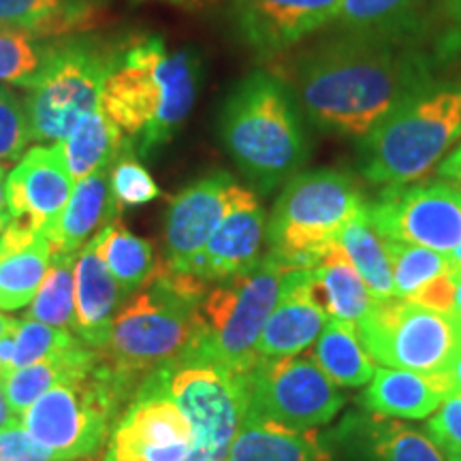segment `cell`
I'll list each match as a JSON object with an SVG mask.
<instances>
[{"label": "cell", "instance_id": "cell-28", "mask_svg": "<svg viewBox=\"0 0 461 461\" xmlns=\"http://www.w3.org/2000/svg\"><path fill=\"white\" fill-rule=\"evenodd\" d=\"M96 350L88 346H79L71 353L51 357V359L32 363V366L17 367L5 378V397L9 411L15 417H22L34 402L50 391L54 384L71 378L73 374L88 370L95 366Z\"/></svg>", "mask_w": 461, "mask_h": 461}, {"label": "cell", "instance_id": "cell-5", "mask_svg": "<svg viewBox=\"0 0 461 461\" xmlns=\"http://www.w3.org/2000/svg\"><path fill=\"white\" fill-rule=\"evenodd\" d=\"M459 141L461 82H436L363 137L359 169L384 188L419 182Z\"/></svg>", "mask_w": 461, "mask_h": 461}, {"label": "cell", "instance_id": "cell-35", "mask_svg": "<svg viewBox=\"0 0 461 461\" xmlns=\"http://www.w3.org/2000/svg\"><path fill=\"white\" fill-rule=\"evenodd\" d=\"M367 428L374 461H445L434 438L411 425L376 417Z\"/></svg>", "mask_w": 461, "mask_h": 461}, {"label": "cell", "instance_id": "cell-37", "mask_svg": "<svg viewBox=\"0 0 461 461\" xmlns=\"http://www.w3.org/2000/svg\"><path fill=\"white\" fill-rule=\"evenodd\" d=\"M50 48L31 32L0 28V82L15 86L31 82L41 71Z\"/></svg>", "mask_w": 461, "mask_h": 461}, {"label": "cell", "instance_id": "cell-17", "mask_svg": "<svg viewBox=\"0 0 461 461\" xmlns=\"http://www.w3.org/2000/svg\"><path fill=\"white\" fill-rule=\"evenodd\" d=\"M265 212L255 193L238 188L227 216L218 224L203 252L188 267L190 276L210 282H227L250 272L261 263V246L265 240Z\"/></svg>", "mask_w": 461, "mask_h": 461}, {"label": "cell", "instance_id": "cell-43", "mask_svg": "<svg viewBox=\"0 0 461 461\" xmlns=\"http://www.w3.org/2000/svg\"><path fill=\"white\" fill-rule=\"evenodd\" d=\"M453 299H455V280L451 272L429 280L423 288H419L417 293H412L406 302H412L420 305V308H428V310H434V312L451 316Z\"/></svg>", "mask_w": 461, "mask_h": 461}, {"label": "cell", "instance_id": "cell-20", "mask_svg": "<svg viewBox=\"0 0 461 461\" xmlns=\"http://www.w3.org/2000/svg\"><path fill=\"white\" fill-rule=\"evenodd\" d=\"M330 322L308 269L280 299L257 342V359L295 357L310 348Z\"/></svg>", "mask_w": 461, "mask_h": 461}, {"label": "cell", "instance_id": "cell-47", "mask_svg": "<svg viewBox=\"0 0 461 461\" xmlns=\"http://www.w3.org/2000/svg\"><path fill=\"white\" fill-rule=\"evenodd\" d=\"M7 163H0V230L7 227L9 222V205H7V194H5V188H7Z\"/></svg>", "mask_w": 461, "mask_h": 461}, {"label": "cell", "instance_id": "cell-12", "mask_svg": "<svg viewBox=\"0 0 461 461\" xmlns=\"http://www.w3.org/2000/svg\"><path fill=\"white\" fill-rule=\"evenodd\" d=\"M169 395L190 420L194 445L186 461H227L246 411L244 378L212 363L171 372Z\"/></svg>", "mask_w": 461, "mask_h": 461}, {"label": "cell", "instance_id": "cell-44", "mask_svg": "<svg viewBox=\"0 0 461 461\" xmlns=\"http://www.w3.org/2000/svg\"><path fill=\"white\" fill-rule=\"evenodd\" d=\"M438 176L461 193V141L438 165Z\"/></svg>", "mask_w": 461, "mask_h": 461}, {"label": "cell", "instance_id": "cell-9", "mask_svg": "<svg viewBox=\"0 0 461 461\" xmlns=\"http://www.w3.org/2000/svg\"><path fill=\"white\" fill-rule=\"evenodd\" d=\"M120 54L92 41L51 45L26 88V115L34 141H65L90 112L101 105V92Z\"/></svg>", "mask_w": 461, "mask_h": 461}, {"label": "cell", "instance_id": "cell-15", "mask_svg": "<svg viewBox=\"0 0 461 461\" xmlns=\"http://www.w3.org/2000/svg\"><path fill=\"white\" fill-rule=\"evenodd\" d=\"M238 188L230 173L216 171L193 182L171 199L165 222L163 263L167 267L173 272H188L227 216Z\"/></svg>", "mask_w": 461, "mask_h": 461}, {"label": "cell", "instance_id": "cell-25", "mask_svg": "<svg viewBox=\"0 0 461 461\" xmlns=\"http://www.w3.org/2000/svg\"><path fill=\"white\" fill-rule=\"evenodd\" d=\"M336 244L348 257L357 274L361 276L367 288L378 302H387L395 297L393 272H391L389 255L384 250V240L374 229L370 205H366L359 214H355L344 229L339 230Z\"/></svg>", "mask_w": 461, "mask_h": 461}, {"label": "cell", "instance_id": "cell-11", "mask_svg": "<svg viewBox=\"0 0 461 461\" xmlns=\"http://www.w3.org/2000/svg\"><path fill=\"white\" fill-rule=\"evenodd\" d=\"M357 331L372 361L423 374H445L461 342L451 316L397 297L374 303Z\"/></svg>", "mask_w": 461, "mask_h": 461}, {"label": "cell", "instance_id": "cell-18", "mask_svg": "<svg viewBox=\"0 0 461 461\" xmlns=\"http://www.w3.org/2000/svg\"><path fill=\"white\" fill-rule=\"evenodd\" d=\"M73 188L75 180L60 143L28 149L7 176L9 214L31 218L45 229L65 210Z\"/></svg>", "mask_w": 461, "mask_h": 461}, {"label": "cell", "instance_id": "cell-34", "mask_svg": "<svg viewBox=\"0 0 461 461\" xmlns=\"http://www.w3.org/2000/svg\"><path fill=\"white\" fill-rule=\"evenodd\" d=\"M384 250H387L391 272H393V291L397 299H408L429 280L453 272L448 257L429 248L384 240Z\"/></svg>", "mask_w": 461, "mask_h": 461}, {"label": "cell", "instance_id": "cell-13", "mask_svg": "<svg viewBox=\"0 0 461 461\" xmlns=\"http://www.w3.org/2000/svg\"><path fill=\"white\" fill-rule=\"evenodd\" d=\"M380 238L448 255L461 244V193L445 180L387 186L370 205Z\"/></svg>", "mask_w": 461, "mask_h": 461}, {"label": "cell", "instance_id": "cell-42", "mask_svg": "<svg viewBox=\"0 0 461 461\" xmlns=\"http://www.w3.org/2000/svg\"><path fill=\"white\" fill-rule=\"evenodd\" d=\"M428 429L436 445L461 451V393H448L438 412L429 419Z\"/></svg>", "mask_w": 461, "mask_h": 461}, {"label": "cell", "instance_id": "cell-27", "mask_svg": "<svg viewBox=\"0 0 461 461\" xmlns=\"http://www.w3.org/2000/svg\"><path fill=\"white\" fill-rule=\"evenodd\" d=\"M312 359L338 387H363L376 374V366L363 350L355 327L336 319H330L314 342Z\"/></svg>", "mask_w": 461, "mask_h": 461}, {"label": "cell", "instance_id": "cell-36", "mask_svg": "<svg viewBox=\"0 0 461 461\" xmlns=\"http://www.w3.org/2000/svg\"><path fill=\"white\" fill-rule=\"evenodd\" d=\"M160 197L158 184L129 143L109 167V210L118 218L126 207H140Z\"/></svg>", "mask_w": 461, "mask_h": 461}, {"label": "cell", "instance_id": "cell-52", "mask_svg": "<svg viewBox=\"0 0 461 461\" xmlns=\"http://www.w3.org/2000/svg\"><path fill=\"white\" fill-rule=\"evenodd\" d=\"M445 451L448 461H461V451H457V448H445Z\"/></svg>", "mask_w": 461, "mask_h": 461}, {"label": "cell", "instance_id": "cell-22", "mask_svg": "<svg viewBox=\"0 0 461 461\" xmlns=\"http://www.w3.org/2000/svg\"><path fill=\"white\" fill-rule=\"evenodd\" d=\"M109 210V167L75 182L73 194L58 218L43 229L51 255H77L103 222H112Z\"/></svg>", "mask_w": 461, "mask_h": 461}, {"label": "cell", "instance_id": "cell-23", "mask_svg": "<svg viewBox=\"0 0 461 461\" xmlns=\"http://www.w3.org/2000/svg\"><path fill=\"white\" fill-rule=\"evenodd\" d=\"M312 285L330 319L348 322L355 330L378 302L338 244L312 269Z\"/></svg>", "mask_w": 461, "mask_h": 461}, {"label": "cell", "instance_id": "cell-2", "mask_svg": "<svg viewBox=\"0 0 461 461\" xmlns=\"http://www.w3.org/2000/svg\"><path fill=\"white\" fill-rule=\"evenodd\" d=\"M205 293L203 280L160 261L152 278L120 305L112 338L96 353L129 402L149 376L193 363L203 336Z\"/></svg>", "mask_w": 461, "mask_h": 461}, {"label": "cell", "instance_id": "cell-8", "mask_svg": "<svg viewBox=\"0 0 461 461\" xmlns=\"http://www.w3.org/2000/svg\"><path fill=\"white\" fill-rule=\"evenodd\" d=\"M129 403L96 353L95 366L45 391L22 414V425L58 461L90 457L109 440Z\"/></svg>", "mask_w": 461, "mask_h": 461}, {"label": "cell", "instance_id": "cell-53", "mask_svg": "<svg viewBox=\"0 0 461 461\" xmlns=\"http://www.w3.org/2000/svg\"><path fill=\"white\" fill-rule=\"evenodd\" d=\"M68 461H105V457L99 459L96 455H90V457H79V459H68Z\"/></svg>", "mask_w": 461, "mask_h": 461}, {"label": "cell", "instance_id": "cell-14", "mask_svg": "<svg viewBox=\"0 0 461 461\" xmlns=\"http://www.w3.org/2000/svg\"><path fill=\"white\" fill-rule=\"evenodd\" d=\"M171 372L149 376L120 414L105 461H186L194 445L190 420L169 395Z\"/></svg>", "mask_w": 461, "mask_h": 461}, {"label": "cell", "instance_id": "cell-45", "mask_svg": "<svg viewBox=\"0 0 461 461\" xmlns=\"http://www.w3.org/2000/svg\"><path fill=\"white\" fill-rule=\"evenodd\" d=\"M20 325V321H17ZM17 325L14 330H9L0 338V376L7 378L11 372H14V355H15V333H17Z\"/></svg>", "mask_w": 461, "mask_h": 461}, {"label": "cell", "instance_id": "cell-33", "mask_svg": "<svg viewBox=\"0 0 461 461\" xmlns=\"http://www.w3.org/2000/svg\"><path fill=\"white\" fill-rule=\"evenodd\" d=\"M75 261L77 255H51L48 274L28 303L26 319L58 330H73L75 322Z\"/></svg>", "mask_w": 461, "mask_h": 461}, {"label": "cell", "instance_id": "cell-19", "mask_svg": "<svg viewBox=\"0 0 461 461\" xmlns=\"http://www.w3.org/2000/svg\"><path fill=\"white\" fill-rule=\"evenodd\" d=\"M129 297L99 255L96 235L77 252L75 261V322L73 333L92 350L105 348L113 319Z\"/></svg>", "mask_w": 461, "mask_h": 461}, {"label": "cell", "instance_id": "cell-21", "mask_svg": "<svg viewBox=\"0 0 461 461\" xmlns=\"http://www.w3.org/2000/svg\"><path fill=\"white\" fill-rule=\"evenodd\" d=\"M448 393L451 384L445 374L380 367L361 393V406L376 417L428 419Z\"/></svg>", "mask_w": 461, "mask_h": 461}, {"label": "cell", "instance_id": "cell-26", "mask_svg": "<svg viewBox=\"0 0 461 461\" xmlns=\"http://www.w3.org/2000/svg\"><path fill=\"white\" fill-rule=\"evenodd\" d=\"M65 154L73 180L79 182L92 173L107 169L126 146L122 131L115 126L101 105L75 126L65 141H58Z\"/></svg>", "mask_w": 461, "mask_h": 461}, {"label": "cell", "instance_id": "cell-31", "mask_svg": "<svg viewBox=\"0 0 461 461\" xmlns=\"http://www.w3.org/2000/svg\"><path fill=\"white\" fill-rule=\"evenodd\" d=\"M423 0H342L336 17L339 32L408 37L419 31Z\"/></svg>", "mask_w": 461, "mask_h": 461}, {"label": "cell", "instance_id": "cell-49", "mask_svg": "<svg viewBox=\"0 0 461 461\" xmlns=\"http://www.w3.org/2000/svg\"><path fill=\"white\" fill-rule=\"evenodd\" d=\"M14 417L15 414H11L7 397H5V378L0 376V428H3V425H7Z\"/></svg>", "mask_w": 461, "mask_h": 461}, {"label": "cell", "instance_id": "cell-46", "mask_svg": "<svg viewBox=\"0 0 461 461\" xmlns=\"http://www.w3.org/2000/svg\"><path fill=\"white\" fill-rule=\"evenodd\" d=\"M445 376L448 380V384H451V393H461V342L457 348H455L451 361H448Z\"/></svg>", "mask_w": 461, "mask_h": 461}, {"label": "cell", "instance_id": "cell-7", "mask_svg": "<svg viewBox=\"0 0 461 461\" xmlns=\"http://www.w3.org/2000/svg\"><path fill=\"white\" fill-rule=\"evenodd\" d=\"M355 177L338 169L299 171L286 182L267 222V257L314 269L339 230L366 207Z\"/></svg>", "mask_w": 461, "mask_h": 461}, {"label": "cell", "instance_id": "cell-29", "mask_svg": "<svg viewBox=\"0 0 461 461\" xmlns=\"http://www.w3.org/2000/svg\"><path fill=\"white\" fill-rule=\"evenodd\" d=\"M96 240H99L103 263L107 265L118 285L124 288L126 295L146 285L157 272L160 261L154 255L152 244L141 240L140 235L131 233L120 222V216L113 218L107 227H103L101 233H96Z\"/></svg>", "mask_w": 461, "mask_h": 461}, {"label": "cell", "instance_id": "cell-50", "mask_svg": "<svg viewBox=\"0 0 461 461\" xmlns=\"http://www.w3.org/2000/svg\"><path fill=\"white\" fill-rule=\"evenodd\" d=\"M15 325H17V321H15V319H9V316L0 314V338H3L5 333H7L9 330H14Z\"/></svg>", "mask_w": 461, "mask_h": 461}, {"label": "cell", "instance_id": "cell-24", "mask_svg": "<svg viewBox=\"0 0 461 461\" xmlns=\"http://www.w3.org/2000/svg\"><path fill=\"white\" fill-rule=\"evenodd\" d=\"M227 461H331V455L316 429L288 431L244 419Z\"/></svg>", "mask_w": 461, "mask_h": 461}, {"label": "cell", "instance_id": "cell-38", "mask_svg": "<svg viewBox=\"0 0 461 461\" xmlns=\"http://www.w3.org/2000/svg\"><path fill=\"white\" fill-rule=\"evenodd\" d=\"M84 346L77 336L68 330L45 325L39 321H20L15 333V355L14 370L32 366V363L51 359V357L71 353Z\"/></svg>", "mask_w": 461, "mask_h": 461}, {"label": "cell", "instance_id": "cell-32", "mask_svg": "<svg viewBox=\"0 0 461 461\" xmlns=\"http://www.w3.org/2000/svg\"><path fill=\"white\" fill-rule=\"evenodd\" d=\"M51 263V248L43 235L22 250L0 258V310L15 312L37 295Z\"/></svg>", "mask_w": 461, "mask_h": 461}, {"label": "cell", "instance_id": "cell-41", "mask_svg": "<svg viewBox=\"0 0 461 461\" xmlns=\"http://www.w3.org/2000/svg\"><path fill=\"white\" fill-rule=\"evenodd\" d=\"M0 461H58L48 448L28 434L22 417H14L0 428Z\"/></svg>", "mask_w": 461, "mask_h": 461}, {"label": "cell", "instance_id": "cell-16", "mask_svg": "<svg viewBox=\"0 0 461 461\" xmlns=\"http://www.w3.org/2000/svg\"><path fill=\"white\" fill-rule=\"evenodd\" d=\"M342 0H230L240 39L258 56H276L336 22Z\"/></svg>", "mask_w": 461, "mask_h": 461}, {"label": "cell", "instance_id": "cell-4", "mask_svg": "<svg viewBox=\"0 0 461 461\" xmlns=\"http://www.w3.org/2000/svg\"><path fill=\"white\" fill-rule=\"evenodd\" d=\"M218 129L229 157L265 194L297 176L310 157L291 90L267 71L250 73L230 90Z\"/></svg>", "mask_w": 461, "mask_h": 461}, {"label": "cell", "instance_id": "cell-1", "mask_svg": "<svg viewBox=\"0 0 461 461\" xmlns=\"http://www.w3.org/2000/svg\"><path fill=\"white\" fill-rule=\"evenodd\" d=\"M438 62L414 34L374 37L336 32L295 65V92L322 131L363 140L420 92L436 84Z\"/></svg>", "mask_w": 461, "mask_h": 461}, {"label": "cell", "instance_id": "cell-40", "mask_svg": "<svg viewBox=\"0 0 461 461\" xmlns=\"http://www.w3.org/2000/svg\"><path fill=\"white\" fill-rule=\"evenodd\" d=\"M431 56L438 65L461 60V0H438L431 17Z\"/></svg>", "mask_w": 461, "mask_h": 461}, {"label": "cell", "instance_id": "cell-3", "mask_svg": "<svg viewBox=\"0 0 461 461\" xmlns=\"http://www.w3.org/2000/svg\"><path fill=\"white\" fill-rule=\"evenodd\" d=\"M201 71V56L193 48L167 51L163 39L149 37L118 58L103 86L101 109L137 157H149L186 122Z\"/></svg>", "mask_w": 461, "mask_h": 461}, {"label": "cell", "instance_id": "cell-48", "mask_svg": "<svg viewBox=\"0 0 461 461\" xmlns=\"http://www.w3.org/2000/svg\"><path fill=\"white\" fill-rule=\"evenodd\" d=\"M453 280H455V299H453L451 319L461 333V269H453Z\"/></svg>", "mask_w": 461, "mask_h": 461}, {"label": "cell", "instance_id": "cell-6", "mask_svg": "<svg viewBox=\"0 0 461 461\" xmlns=\"http://www.w3.org/2000/svg\"><path fill=\"white\" fill-rule=\"evenodd\" d=\"M305 272L265 257L250 272L207 288L201 299L203 336L193 363H212L233 374L250 370L269 314Z\"/></svg>", "mask_w": 461, "mask_h": 461}, {"label": "cell", "instance_id": "cell-39", "mask_svg": "<svg viewBox=\"0 0 461 461\" xmlns=\"http://www.w3.org/2000/svg\"><path fill=\"white\" fill-rule=\"evenodd\" d=\"M31 140L24 103L7 86H0V163H15Z\"/></svg>", "mask_w": 461, "mask_h": 461}, {"label": "cell", "instance_id": "cell-30", "mask_svg": "<svg viewBox=\"0 0 461 461\" xmlns=\"http://www.w3.org/2000/svg\"><path fill=\"white\" fill-rule=\"evenodd\" d=\"M90 17V0H0V28L24 31L39 39L82 28Z\"/></svg>", "mask_w": 461, "mask_h": 461}, {"label": "cell", "instance_id": "cell-10", "mask_svg": "<svg viewBox=\"0 0 461 461\" xmlns=\"http://www.w3.org/2000/svg\"><path fill=\"white\" fill-rule=\"evenodd\" d=\"M244 378V419L288 431L327 425L342 411L346 395L312 357L257 359Z\"/></svg>", "mask_w": 461, "mask_h": 461}, {"label": "cell", "instance_id": "cell-51", "mask_svg": "<svg viewBox=\"0 0 461 461\" xmlns=\"http://www.w3.org/2000/svg\"><path fill=\"white\" fill-rule=\"evenodd\" d=\"M447 257H448V261H451L453 269H461V244L457 248H453Z\"/></svg>", "mask_w": 461, "mask_h": 461}]
</instances>
